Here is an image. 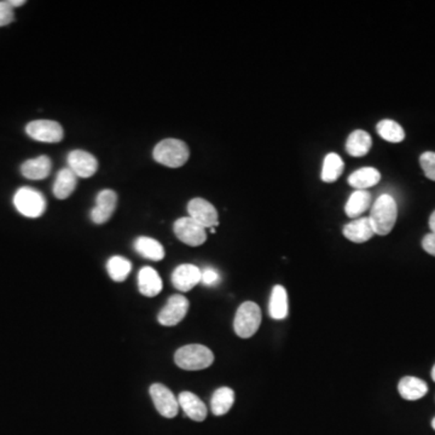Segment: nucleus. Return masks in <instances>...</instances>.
Returning a JSON list of instances; mask_svg holds the SVG:
<instances>
[{
	"label": "nucleus",
	"instance_id": "nucleus-30",
	"mask_svg": "<svg viewBox=\"0 0 435 435\" xmlns=\"http://www.w3.org/2000/svg\"><path fill=\"white\" fill-rule=\"evenodd\" d=\"M13 20V9L10 6L9 1H0V27L10 25Z\"/></svg>",
	"mask_w": 435,
	"mask_h": 435
},
{
	"label": "nucleus",
	"instance_id": "nucleus-18",
	"mask_svg": "<svg viewBox=\"0 0 435 435\" xmlns=\"http://www.w3.org/2000/svg\"><path fill=\"white\" fill-rule=\"evenodd\" d=\"M399 395L405 400H419L428 393L427 383L415 376H405L398 383Z\"/></svg>",
	"mask_w": 435,
	"mask_h": 435
},
{
	"label": "nucleus",
	"instance_id": "nucleus-6",
	"mask_svg": "<svg viewBox=\"0 0 435 435\" xmlns=\"http://www.w3.org/2000/svg\"><path fill=\"white\" fill-rule=\"evenodd\" d=\"M173 230L178 240L190 247H199L207 240L206 228L201 226L199 223H196L195 220L192 219L190 216L180 218L177 220Z\"/></svg>",
	"mask_w": 435,
	"mask_h": 435
},
{
	"label": "nucleus",
	"instance_id": "nucleus-4",
	"mask_svg": "<svg viewBox=\"0 0 435 435\" xmlns=\"http://www.w3.org/2000/svg\"><path fill=\"white\" fill-rule=\"evenodd\" d=\"M261 324V309L255 302L247 301L237 309L233 329L237 336L242 338H252Z\"/></svg>",
	"mask_w": 435,
	"mask_h": 435
},
{
	"label": "nucleus",
	"instance_id": "nucleus-20",
	"mask_svg": "<svg viewBox=\"0 0 435 435\" xmlns=\"http://www.w3.org/2000/svg\"><path fill=\"white\" fill-rule=\"evenodd\" d=\"M77 185V177L70 167L63 168L58 172L55 184H53V195L58 199H68L73 194Z\"/></svg>",
	"mask_w": 435,
	"mask_h": 435
},
{
	"label": "nucleus",
	"instance_id": "nucleus-11",
	"mask_svg": "<svg viewBox=\"0 0 435 435\" xmlns=\"http://www.w3.org/2000/svg\"><path fill=\"white\" fill-rule=\"evenodd\" d=\"M67 160L70 170L80 178H90L97 172V159L87 151L73 150Z\"/></svg>",
	"mask_w": 435,
	"mask_h": 435
},
{
	"label": "nucleus",
	"instance_id": "nucleus-9",
	"mask_svg": "<svg viewBox=\"0 0 435 435\" xmlns=\"http://www.w3.org/2000/svg\"><path fill=\"white\" fill-rule=\"evenodd\" d=\"M189 311V301L183 295H172L161 309L158 321L161 326H175L183 321Z\"/></svg>",
	"mask_w": 435,
	"mask_h": 435
},
{
	"label": "nucleus",
	"instance_id": "nucleus-26",
	"mask_svg": "<svg viewBox=\"0 0 435 435\" xmlns=\"http://www.w3.org/2000/svg\"><path fill=\"white\" fill-rule=\"evenodd\" d=\"M343 170H345V163L342 161L341 158L335 153L328 154L323 163L321 180L324 183H334L341 177Z\"/></svg>",
	"mask_w": 435,
	"mask_h": 435
},
{
	"label": "nucleus",
	"instance_id": "nucleus-19",
	"mask_svg": "<svg viewBox=\"0 0 435 435\" xmlns=\"http://www.w3.org/2000/svg\"><path fill=\"white\" fill-rule=\"evenodd\" d=\"M373 141L368 132L363 130L353 131L346 142V150L353 158H363L370 151Z\"/></svg>",
	"mask_w": 435,
	"mask_h": 435
},
{
	"label": "nucleus",
	"instance_id": "nucleus-21",
	"mask_svg": "<svg viewBox=\"0 0 435 435\" xmlns=\"http://www.w3.org/2000/svg\"><path fill=\"white\" fill-rule=\"evenodd\" d=\"M380 180H381V175L374 167H364V168L353 172L348 177V184L357 190H365L369 187H375L380 183Z\"/></svg>",
	"mask_w": 435,
	"mask_h": 435
},
{
	"label": "nucleus",
	"instance_id": "nucleus-36",
	"mask_svg": "<svg viewBox=\"0 0 435 435\" xmlns=\"http://www.w3.org/2000/svg\"><path fill=\"white\" fill-rule=\"evenodd\" d=\"M431 427H433V429L435 431V417L433 419V421H431Z\"/></svg>",
	"mask_w": 435,
	"mask_h": 435
},
{
	"label": "nucleus",
	"instance_id": "nucleus-15",
	"mask_svg": "<svg viewBox=\"0 0 435 435\" xmlns=\"http://www.w3.org/2000/svg\"><path fill=\"white\" fill-rule=\"evenodd\" d=\"M180 407L183 409L185 415L196 422H202L207 417V407L204 402L192 392H182L178 397Z\"/></svg>",
	"mask_w": 435,
	"mask_h": 435
},
{
	"label": "nucleus",
	"instance_id": "nucleus-10",
	"mask_svg": "<svg viewBox=\"0 0 435 435\" xmlns=\"http://www.w3.org/2000/svg\"><path fill=\"white\" fill-rule=\"evenodd\" d=\"M189 216L199 223L201 226L206 228H216L219 224V216L216 207L204 199H192L187 204Z\"/></svg>",
	"mask_w": 435,
	"mask_h": 435
},
{
	"label": "nucleus",
	"instance_id": "nucleus-31",
	"mask_svg": "<svg viewBox=\"0 0 435 435\" xmlns=\"http://www.w3.org/2000/svg\"><path fill=\"white\" fill-rule=\"evenodd\" d=\"M220 281V276L218 271L214 269H204V271H201V282L204 285H216L218 282Z\"/></svg>",
	"mask_w": 435,
	"mask_h": 435
},
{
	"label": "nucleus",
	"instance_id": "nucleus-8",
	"mask_svg": "<svg viewBox=\"0 0 435 435\" xmlns=\"http://www.w3.org/2000/svg\"><path fill=\"white\" fill-rule=\"evenodd\" d=\"M150 395L160 415L166 419H173L178 415L180 411L178 399L175 398V395L166 386H163L161 383H154L150 387Z\"/></svg>",
	"mask_w": 435,
	"mask_h": 435
},
{
	"label": "nucleus",
	"instance_id": "nucleus-27",
	"mask_svg": "<svg viewBox=\"0 0 435 435\" xmlns=\"http://www.w3.org/2000/svg\"><path fill=\"white\" fill-rule=\"evenodd\" d=\"M376 130H378V135L381 136V138L385 139L387 142L400 143L403 142L405 138L403 127L393 120H382L378 122Z\"/></svg>",
	"mask_w": 435,
	"mask_h": 435
},
{
	"label": "nucleus",
	"instance_id": "nucleus-28",
	"mask_svg": "<svg viewBox=\"0 0 435 435\" xmlns=\"http://www.w3.org/2000/svg\"><path fill=\"white\" fill-rule=\"evenodd\" d=\"M106 270L113 281L123 282L130 275L132 265L122 256H113L106 263Z\"/></svg>",
	"mask_w": 435,
	"mask_h": 435
},
{
	"label": "nucleus",
	"instance_id": "nucleus-33",
	"mask_svg": "<svg viewBox=\"0 0 435 435\" xmlns=\"http://www.w3.org/2000/svg\"><path fill=\"white\" fill-rule=\"evenodd\" d=\"M9 4L11 8H18V6H22V5L25 4V0H8Z\"/></svg>",
	"mask_w": 435,
	"mask_h": 435
},
{
	"label": "nucleus",
	"instance_id": "nucleus-35",
	"mask_svg": "<svg viewBox=\"0 0 435 435\" xmlns=\"http://www.w3.org/2000/svg\"><path fill=\"white\" fill-rule=\"evenodd\" d=\"M431 378H433V381L435 382V364L433 366V369H431Z\"/></svg>",
	"mask_w": 435,
	"mask_h": 435
},
{
	"label": "nucleus",
	"instance_id": "nucleus-2",
	"mask_svg": "<svg viewBox=\"0 0 435 435\" xmlns=\"http://www.w3.org/2000/svg\"><path fill=\"white\" fill-rule=\"evenodd\" d=\"M175 362L183 370H204L214 362V354L206 346L187 345L175 352Z\"/></svg>",
	"mask_w": 435,
	"mask_h": 435
},
{
	"label": "nucleus",
	"instance_id": "nucleus-32",
	"mask_svg": "<svg viewBox=\"0 0 435 435\" xmlns=\"http://www.w3.org/2000/svg\"><path fill=\"white\" fill-rule=\"evenodd\" d=\"M422 247L428 254L435 256V233L431 232L423 237Z\"/></svg>",
	"mask_w": 435,
	"mask_h": 435
},
{
	"label": "nucleus",
	"instance_id": "nucleus-5",
	"mask_svg": "<svg viewBox=\"0 0 435 435\" xmlns=\"http://www.w3.org/2000/svg\"><path fill=\"white\" fill-rule=\"evenodd\" d=\"M13 204L22 216L27 218H39L46 209V199L35 189L25 187L17 190L13 196Z\"/></svg>",
	"mask_w": 435,
	"mask_h": 435
},
{
	"label": "nucleus",
	"instance_id": "nucleus-12",
	"mask_svg": "<svg viewBox=\"0 0 435 435\" xmlns=\"http://www.w3.org/2000/svg\"><path fill=\"white\" fill-rule=\"evenodd\" d=\"M96 207L91 211V219L96 224H104L111 218L118 204V195L113 190H103L96 199Z\"/></svg>",
	"mask_w": 435,
	"mask_h": 435
},
{
	"label": "nucleus",
	"instance_id": "nucleus-7",
	"mask_svg": "<svg viewBox=\"0 0 435 435\" xmlns=\"http://www.w3.org/2000/svg\"><path fill=\"white\" fill-rule=\"evenodd\" d=\"M26 133L34 141L43 143L61 142L65 136L61 125L53 120H35L29 122L26 127Z\"/></svg>",
	"mask_w": 435,
	"mask_h": 435
},
{
	"label": "nucleus",
	"instance_id": "nucleus-22",
	"mask_svg": "<svg viewBox=\"0 0 435 435\" xmlns=\"http://www.w3.org/2000/svg\"><path fill=\"white\" fill-rule=\"evenodd\" d=\"M269 314L276 321L285 319L288 316V294L285 287L275 285L270 297Z\"/></svg>",
	"mask_w": 435,
	"mask_h": 435
},
{
	"label": "nucleus",
	"instance_id": "nucleus-23",
	"mask_svg": "<svg viewBox=\"0 0 435 435\" xmlns=\"http://www.w3.org/2000/svg\"><path fill=\"white\" fill-rule=\"evenodd\" d=\"M233 403H235V392L228 387H221L211 395V412L216 416L225 415L230 411Z\"/></svg>",
	"mask_w": 435,
	"mask_h": 435
},
{
	"label": "nucleus",
	"instance_id": "nucleus-34",
	"mask_svg": "<svg viewBox=\"0 0 435 435\" xmlns=\"http://www.w3.org/2000/svg\"><path fill=\"white\" fill-rule=\"evenodd\" d=\"M429 228H431V232L435 233V211L431 213V218H429Z\"/></svg>",
	"mask_w": 435,
	"mask_h": 435
},
{
	"label": "nucleus",
	"instance_id": "nucleus-13",
	"mask_svg": "<svg viewBox=\"0 0 435 435\" xmlns=\"http://www.w3.org/2000/svg\"><path fill=\"white\" fill-rule=\"evenodd\" d=\"M172 283L183 293L190 292L201 283V270L195 265H180L172 273Z\"/></svg>",
	"mask_w": 435,
	"mask_h": 435
},
{
	"label": "nucleus",
	"instance_id": "nucleus-3",
	"mask_svg": "<svg viewBox=\"0 0 435 435\" xmlns=\"http://www.w3.org/2000/svg\"><path fill=\"white\" fill-rule=\"evenodd\" d=\"M153 156L156 163L170 168H178L187 163L190 150L187 144L180 139H163L154 148Z\"/></svg>",
	"mask_w": 435,
	"mask_h": 435
},
{
	"label": "nucleus",
	"instance_id": "nucleus-16",
	"mask_svg": "<svg viewBox=\"0 0 435 435\" xmlns=\"http://www.w3.org/2000/svg\"><path fill=\"white\" fill-rule=\"evenodd\" d=\"M51 160L48 156H39L35 159L27 160L21 166V173L27 180H41L49 177L51 172Z\"/></svg>",
	"mask_w": 435,
	"mask_h": 435
},
{
	"label": "nucleus",
	"instance_id": "nucleus-25",
	"mask_svg": "<svg viewBox=\"0 0 435 435\" xmlns=\"http://www.w3.org/2000/svg\"><path fill=\"white\" fill-rule=\"evenodd\" d=\"M370 192H368L366 190H356L348 197V201L346 204V214L350 218H358L368 208L370 207Z\"/></svg>",
	"mask_w": 435,
	"mask_h": 435
},
{
	"label": "nucleus",
	"instance_id": "nucleus-1",
	"mask_svg": "<svg viewBox=\"0 0 435 435\" xmlns=\"http://www.w3.org/2000/svg\"><path fill=\"white\" fill-rule=\"evenodd\" d=\"M369 218L376 235L380 236L388 235L395 228V221L398 218V207L395 199L388 194L380 196L371 208Z\"/></svg>",
	"mask_w": 435,
	"mask_h": 435
},
{
	"label": "nucleus",
	"instance_id": "nucleus-17",
	"mask_svg": "<svg viewBox=\"0 0 435 435\" xmlns=\"http://www.w3.org/2000/svg\"><path fill=\"white\" fill-rule=\"evenodd\" d=\"M139 292L144 297H154L163 290V281L153 268H143L138 275Z\"/></svg>",
	"mask_w": 435,
	"mask_h": 435
},
{
	"label": "nucleus",
	"instance_id": "nucleus-24",
	"mask_svg": "<svg viewBox=\"0 0 435 435\" xmlns=\"http://www.w3.org/2000/svg\"><path fill=\"white\" fill-rule=\"evenodd\" d=\"M136 252L149 260L160 261L165 258V249L163 244L150 238V237H139L135 242Z\"/></svg>",
	"mask_w": 435,
	"mask_h": 435
},
{
	"label": "nucleus",
	"instance_id": "nucleus-29",
	"mask_svg": "<svg viewBox=\"0 0 435 435\" xmlns=\"http://www.w3.org/2000/svg\"><path fill=\"white\" fill-rule=\"evenodd\" d=\"M419 163L428 180L435 182V153L433 151L423 153L419 158Z\"/></svg>",
	"mask_w": 435,
	"mask_h": 435
},
{
	"label": "nucleus",
	"instance_id": "nucleus-14",
	"mask_svg": "<svg viewBox=\"0 0 435 435\" xmlns=\"http://www.w3.org/2000/svg\"><path fill=\"white\" fill-rule=\"evenodd\" d=\"M374 226L371 224L370 218H359L353 220L343 226V236L354 243H364L374 237Z\"/></svg>",
	"mask_w": 435,
	"mask_h": 435
}]
</instances>
